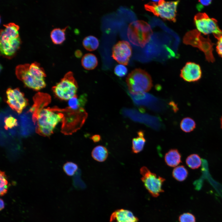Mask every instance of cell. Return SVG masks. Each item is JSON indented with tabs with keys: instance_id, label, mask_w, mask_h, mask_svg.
Returning a JSON list of instances; mask_svg holds the SVG:
<instances>
[{
	"instance_id": "cell-11",
	"label": "cell",
	"mask_w": 222,
	"mask_h": 222,
	"mask_svg": "<svg viewBox=\"0 0 222 222\" xmlns=\"http://www.w3.org/2000/svg\"><path fill=\"white\" fill-rule=\"evenodd\" d=\"M7 103L10 107L21 114L28 104L27 99L18 88H8L6 91Z\"/></svg>"
},
{
	"instance_id": "cell-15",
	"label": "cell",
	"mask_w": 222,
	"mask_h": 222,
	"mask_svg": "<svg viewBox=\"0 0 222 222\" xmlns=\"http://www.w3.org/2000/svg\"><path fill=\"white\" fill-rule=\"evenodd\" d=\"M33 100L34 104L29 110L32 113V117L47 105L51 102V98L48 94L38 92L35 95Z\"/></svg>"
},
{
	"instance_id": "cell-12",
	"label": "cell",
	"mask_w": 222,
	"mask_h": 222,
	"mask_svg": "<svg viewBox=\"0 0 222 222\" xmlns=\"http://www.w3.org/2000/svg\"><path fill=\"white\" fill-rule=\"evenodd\" d=\"M132 53V48L128 41H118L112 48V57L120 64L127 65Z\"/></svg>"
},
{
	"instance_id": "cell-13",
	"label": "cell",
	"mask_w": 222,
	"mask_h": 222,
	"mask_svg": "<svg viewBox=\"0 0 222 222\" xmlns=\"http://www.w3.org/2000/svg\"><path fill=\"white\" fill-rule=\"evenodd\" d=\"M202 75L199 65L195 63L187 62L181 70L180 76L184 81L189 82L199 80Z\"/></svg>"
},
{
	"instance_id": "cell-36",
	"label": "cell",
	"mask_w": 222,
	"mask_h": 222,
	"mask_svg": "<svg viewBox=\"0 0 222 222\" xmlns=\"http://www.w3.org/2000/svg\"><path fill=\"white\" fill-rule=\"evenodd\" d=\"M220 122L221 128L222 129V116L220 118Z\"/></svg>"
},
{
	"instance_id": "cell-17",
	"label": "cell",
	"mask_w": 222,
	"mask_h": 222,
	"mask_svg": "<svg viewBox=\"0 0 222 222\" xmlns=\"http://www.w3.org/2000/svg\"><path fill=\"white\" fill-rule=\"evenodd\" d=\"M137 134V136L132 140V151L135 154L140 152L143 150L146 142L143 131H138Z\"/></svg>"
},
{
	"instance_id": "cell-3",
	"label": "cell",
	"mask_w": 222,
	"mask_h": 222,
	"mask_svg": "<svg viewBox=\"0 0 222 222\" xmlns=\"http://www.w3.org/2000/svg\"><path fill=\"white\" fill-rule=\"evenodd\" d=\"M64 117L63 114L56 108H43L32 117L34 123L37 122V132L43 136H48Z\"/></svg>"
},
{
	"instance_id": "cell-35",
	"label": "cell",
	"mask_w": 222,
	"mask_h": 222,
	"mask_svg": "<svg viewBox=\"0 0 222 222\" xmlns=\"http://www.w3.org/2000/svg\"><path fill=\"white\" fill-rule=\"evenodd\" d=\"M0 210H2L5 207V204L3 200L1 199L0 200Z\"/></svg>"
},
{
	"instance_id": "cell-2",
	"label": "cell",
	"mask_w": 222,
	"mask_h": 222,
	"mask_svg": "<svg viewBox=\"0 0 222 222\" xmlns=\"http://www.w3.org/2000/svg\"><path fill=\"white\" fill-rule=\"evenodd\" d=\"M3 26L4 28L0 30V53L3 57L10 59L14 55L21 44L19 27L13 23Z\"/></svg>"
},
{
	"instance_id": "cell-33",
	"label": "cell",
	"mask_w": 222,
	"mask_h": 222,
	"mask_svg": "<svg viewBox=\"0 0 222 222\" xmlns=\"http://www.w3.org/2000/svg\"><path fill=\"white\" fill-rule=\"evenodd\" d=\"M90 138L94 142H97L101 140V137L99 135L95 134L92 136Z\"/></svg>"
},
{
	"instance_id": "cell-31",
	"label": "cell",
	"mask_w": 222,
	"mask_h": 222,
	"mask_svg": "<svg viewBox=\"0 0 222 222\" xmlns=\"http://www.w3.org/2000/svg\"><path fill=\"white\" fill-rule=\"evenodd\" d=\"M212 0H199L196 5V8L199 11H200L205 6L210 5Z\"/></svg>"
},
{
	"instance_id": "cell-14",
	"label": "cell",
	"mask_w": 222,
	"mask_h": 222,
	"mask_svg": "<svg viewBox=\"0 0 222 222\" xmlns=\"http://www.w3.org/2000/svg\"><path fill=\"white\" fill-rule=\"evenodd\" d=\"M138 218L130 211L124 209L116 210L111 214L110 222H138Z\"/></svg>"
},
{
	"instance_id": "cell-10",
	"label": "cell",
	"mask_w": 222,
	"mask_h": 222,
	"mask_svg": "<svg viewBox=\"0 0 222 222\" xmlns=\"http://www.w3.org/2000/svg\"><path fill=\"white\" fill-rule=\"evenodd\" d=\"M194 21L198 31L204 34L212 33L217 39L222 36V31L219 28L217 21L210 18L206 13H197L195 16Z\"/></svg>"
},
{
	"instance_id": "cell-19",
	"label": "cell",
	"mask_w": 222,
	"mask_h": 222,
	"mask_svg": "<svg viewBox=\"0 0 222 222\" xmlns=\"http://www.w3.org/2000/svg\"><path fill=\"white\" fill-rule=\"evenodd\" d=\"M91 155L95 160L99 162H103L107 158L108 152L105 147L99 145L93 149L92 151Z\"/></svg>"
},
{
	"instance_id": "cell-6",
	"label": "cell",
	"mask_w": 222,
	"mask_h": 222,
	"mask_svg": "<svg viewBox=\"0 0 222 222\" xmlns=\"http://www.w3.org/2000/svg\"><path fill=\"white\" fill-rule=\"evenodd\" d=\"M153 34L150 25L142 20H137L131 23L127 30L129 41L133 44L143 47L149 41Z\"/></svg>"
},
{
	"instance_id": "cell-24",
	"label": "cell",
	"mask_w": 222,
	"mask_h": 222,
	"mask_svg": "<svg viewBox=\"0 0 222 222\" xmlns=\"http://www.w3.org/2000/svg\"><path fill=\"white\" fill-rule=\"evenodd\" d=\"M195 121L190 117L183 118L180 123V127L183 132L189 133L193 131L196 127Z\"/></svg>"
},
{
	"instance_id": "cell-5",
	"label": "cell",
	"mask_w": 222,
	"mask_h": 222,
	"mask_svg": "<svg viewBox=\"0 0 222 222\" xmlns=\"http://www.w3.org/2000/svg\"><path fill=\"white\" fill-rule=\"evenodd\" d=\"M126 81L130 92L133 95L148 92L152 86L150 74L140 68L132 71L128 76Z\"/></svg>"
},
{
	"instance_id": "cell-32",
	"label": "cell",
	"mask_w": 222,
	"mask_h": 222,
	"mask_svg": "<svg viewBox=\"0 0 222 222\" xmlns=\"http://www.w3.org/2000/svg\"><path fill=\"white\" fill-rule=\"evenodd\" d=\"M217 39L216 50L218 54L222 57V36Z\"/></svg>"
},
{
	"instance_id": "cell-23",
	"label": "cell",
	"mask_w": 222,
	"mask_h": 222,
	"mask_svg": "<svg viewBox=\"0 0 222 222\" xmlns=\"http://www.w3.org/2000/svg\"><path fill=\"white\" fill-rule=\"evenodd\" d=\"M173 177L176 180L182 182L185 180L188 175L187 169L183 165L178 166L174 169L172 172Z\"/></svg>"
},
{
	"instance_id": "cell-18",
	"label": "cell",
	"mask_w": 222,
	"mask_h": 222,
	"mask_svg": "<svg viewBox=\"0 0 222 222\" xmlns=\"http://www.w3.org/2000/svg\"><path fill=\"white\" fill-rule=\"evenodd\" d=\"M81 62L83 68L88 70L94 69L97 65L98 63L96 56L91 53L85 54L83 56Z\"/></svg>"
},
{
	"instance_id": "cell-27",
	"label": "cell",
	"mask_w": 222,
	"mask_h": 222,
	"mask_svg": "<svg viewBox=\"0 0 222 222\" xmlns=\"http://www.w3.org/2000/svg\"><path fill=\"white\" fill-rule=\"evenodd\" d=\"M8 181L5 173L0 172V195L3 196L6 194L8 190Z\"/></svg>"
},
{
	"instance_id": "cell-9",
	"label": "cell",
	"mask_w": 222,
	"mask_h": 222,
	"mask_svg": "<svg viewBox=\"0 0 222 222\" xmlns=\"http://www.w3.org/2000/svg\"><path fill=\"white\" fill-rule=\"evenodd\" d=\"M140 171L142 175L141 181L146 188L153 197H157L160 193L164 191L162 187L165 180L164 178L157 176L145 166L142 167Z\"/></svg>"
},
{
	"instance_id": "cell-8",
	"label": "cell",
	"mask_w": 222,
	"mask_h": 222,
	"mask_svg": "<svg viewBox=\"0 0 222 222\" xmlns=\"http://www.w3.org/2000/svg\"><path fill=\"white\" fill-rule=\"evenodd\" d=\"M78 85L73 73L69 72L52 89L56 95L62 100H68L76 95Z\"/></svg>"
},
{
	"instance_id": "cell-4",
	"label": "cell",
	"mask_w": 222,
	"mask_h": 222,
	"mask_svg": "<svg viewBox=\"0 0 222 222\" xmlns=\"http://www.w3.org/2000/svg\"><path fill=\"white\" fill-rule=\"evenodd\" d=\"M56 108L64 114L61 131L65 135H71L79 130L84 125L88 117L87 113L83 108L76 110L69 107L64 109Z\"/></svg>"
},
{
	"instance_id": "cell-7",
	"label": "cell",
	"mask_w": 222,
	"mask_h": 222,
	"mask_svg": "<svg viewBox=\"0 0 222 222\" xmlns=\"http://www.w3.org/2000/svg\"><path fill=\"white\" fill-rule=\"evenodd\" d=\"M179 2V1H153L145 5L144 8L146 10L164 20L175 22L177 7Z\"/></svg>"
},
{
	"instance_id": "cell-22",
	"label": "cell",
	"mask_w": 222,
	"mask_h": 222,
	"mask_svg": "<svg viewBox=\"0 0 222 222\" xmlns=\"http://www.w3.org/2000/svg\"><path fill=\"white\" fill-rule=\"evenodd\" d=\"M86 96L82 95L78 98L77 95L70 99L68 102V107L73 109H77L82 107L86 101Z\"/></svg>"
},
{
	"instance_id": "cell-1",
	"label": "cell",
	"mask_w": 222,
	"mask_h": 222,
	"mask_svg": "<svg viewBox=\"0 0 222 222\" xmlns=\"http://www.w3.org/2000/svg\"><path fill=\"white\" fill-rule=\"evenodd\" d=\"M15 74L17 78L29 88L39 90L46 86V74L37 62L18 65L15 68Z\"/></svg>"
},
{
	"instance_id": "cell-29",
	"label": "cell",
	"mask_w": 222,
	"mask_h": 222,
	"mask_svg": "<svg viewBox=\"0 0 222 222\" xmlns=\"http://www.w3.org/2000/svg\"><path fill=\"white\" fill-rule=\"evenodd\" d=\"M4 123L5 128L7 130L8 129H11L18 125L17 120L12 116L6 117Z\"/></svg>"
},
{
	"instance_id": "cell-20",
	"label": "cell",
	"mask_w": 222,
	"mask_h": 222,
	"mask_svg": "<svg viewBox=\"0 0 222 222\" xmlns=\"http://www.w3.org/2000/svg\"><path fill=\"white\" fill-rule=\"evenodd\" d=\"M68 27L63 29L55 28L51 31L50 36L52 42L55 44L62 43L65 39V31Z\"/></svg>"
},
{
	"instance_id": "cell-34",
	"label": "cell",
	"mask_w": 222,
	"mask_h": 222,
	"mask_svg": "<svg viewBox=\"0 0 222 222\" xmlns=\"http://www.w3.org/2000/svg\"><path fill=\"white\" fill-rule=\"evenodd\" d=\"M74 54L75 56L77 58H81L83 55L82 51L79 49H77L75 51Z\"/></svg>"
},
{
	"instance_id": "cell-21",
	"label": "cell",
	"mask_w": 222,
	"mask_h": 222,
	"mask_svg": "<svg viewBox=\"0 0 222 222\" xmlns=\"http://www.w3.org/2000/svg\"><path fill=\"white\" fill-rule=\"evenodd\" d=\"M84 47L89 51H94L98 47L99 41L98 39L93 35H88L85 37L82 42Z\"/></svg>"
},
{
	"instance_id": "cell-26",
	"label": "cell",
	"mask_w": 222,
	"mask_h": 222,
	"mask_svg": "<svg viewBox=\"0 0 222 222\" xmlns=\"http://www.w3.org/2000/svg\"><path fill=\"white\" fill-rule=\"evenodd\" d=\"M63 169L66 174L71 176L75 174L78 169L77 165L72 162H67L63 166Z\"/></svg>"
},
{
	"instance_id": "cell-28",
	"label": "cell",
	"mask_w": 222,
	"mask_h": 222,
	"mask_svg": "<svg viewBox=\"0 0 222 222\" xmlns=\"http://www.w3.org/2000/svg\"><path fill=\"white\" fill-rule=\"evenodd\" d=\"M179 220V222H196L195 216L189 212L184 213L180 215Z\"/></svg>"
},
{
	"instance_id": "cell-25",
	"label": "cell",
	"mask_w": 222,
	"mask_h": 222,
	"mask_svg": "<svg viewBox=\"0 0 222 222\" xmlns=\"http://www.w3.org/2000/svg\"><path fill=\"white\" fill-rule=\"evenodd\" d=\"M187 166L191 169L198 168L201 165V159L199 155L192 154L188 156L186 160Z\"/></svg>"
},
{
	"instance_id": "cell-16",
	"label": "cell",
	"mask_w": 222,
	"mask_h": 222,
	"mask_svg": "<svg viewBox=\"0 0 222 222\" xmlns=\"http://www.w3.org/2000/svg\"><path fill=\"white\" fill-rule=\"evenodd\" d=\"M181 155L178 150L171 149L165 154L164 160L169 166L174 167L177 166L181 162Z\"/></svg>"
},
{
	"instance_id": "cell-30",
	"label": "cell",
	"mask_w": 222,
	"mask_h": 222,
	"mask_svg": "<svg viewBox=\"0 0 222 222\" xmlns=\"http://www.w3.org/2000/svg\"><path fill=\"white\" fill-rule=\"evenodd\" d=\"M128 70L125 65L121 64L117 65L114 68V72L118 76L123 77L127 73Z\"/></svg>"
}]
</instances>
